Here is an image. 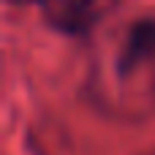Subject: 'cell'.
<instances>
[{
  "label": "cell",
  "mask_w": 155,
  "mask_h": 155,
  "mask_svg": "<svg viewBox=\"0 0 155 155\" xmlns=\"http://www.w3.org/2000/svg\"><path fill=\"white\" fill-rule=\"evenodd\" d=\"M142 74H153L155 82V19H136L125 41L117 52V76L120 79H136Z\"/></svg>",
  "instance_id": "obj_1"
},
{
  "label": "cell",
  "mask_w": 155,
  "mask_h": 155,
  "mask_svg": "<svg viewBox=\"0 0 155 155\" xmlns=\"http://www.w3.org/2000/svg\"><path fill=\"white\" fill-rule=\"evenodd\" d=\"M19 5H33L41 11L44 22L65 35H87L95 25V0H8Z\"/></svg>",
  "instance_id": "obj_2"
}]
</instances>
